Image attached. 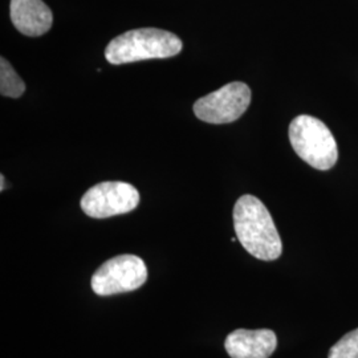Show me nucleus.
Segmentation results:
<instances>
[{
	"instance_id": "nucleus-3",
	"label": "nucleus",
	"mask_w": 358,
	"mask_h": 358,
	"mask_svg": "<svg viewBox=\"0 0 358 358\" xmlns=\"http://www.w3.org/2000/svg\"><path fill=\"white\" fill-rule=\"evenodd\" d=\"M289 141L296 154L317 170H329L338 159L337 142L332 131L312 115L294 118L289 125Z\"/></svg>"
},
{
	"instance_id": "nucleus-4",
	"label": "nucleus",
	"mask_w": 358,
	"mask_h": 358,
	"mask_svg": "<svg viewBox=\"0 0 358 358\" xmlns=\"http://www.w3.org/2000/svg\"><path fill=\"white\" fill-rule=\"evenodd\" d=\"M148 280V268L140 256L120 255L105 262L92 278V289L99 296L131 292Z\"/></svg>"
},
{
	"instance_id": "nucleus-5",
	"label": "nucleus",
	"mask_w": 358,
	"mask_h": 358,
	"mask_svg": "<svg viewBox=\"0 0 358 358\" xmlns=\"http://www.w3.org/2000/svg\"><path fill=\"white\" fill-rule=\"evenodd\" d=\"M251 90L235 81L215 90L194 103V115L207 124H231L239 120L251 103Z\"/></svg>"
},
{
	"instance_id": "nucleus-6",
	"label": "nucleus",
	"mask_w": 358,
	"mask_h": 358,
	"mask_svg": "<svg viewBox=\"0 0 358 358\" xmlns=\"http://www.w3.org/2000/svg\"><path fill=\"white\" fill-rule=\"evenodd\" d=\"M140 203V192L127 182H101L84 194L81 208L90 217L122 215L133 211Z\"/></svg>"
},
{
	"instance_id": "nucleus-11",
	"label": "nucleus",
	"mask_w": 358,
	"mask_h": 358,
	"mask_svg": "<svg viewBox=\"0 0 358 358\" xmlns=\"http://www.w3.org/2000/svg\"><path fill=\"white\" fill-rule=\"evenodd\" d=\"M0 179H1V187H0V190H1V192H4V176H3V174H1Z\"/></svg>"
},
{
	"instance_id": "nucleus-2",
	"label": "nucleus",
	"mask_w": 358,
	"mask_h": 358,
	"mask_svg": "<svg viewBox=\"0 0 358 358\" xmlns=\"http://www.w3.org/2000/svg\"><path fill=\"white\" fill-rule=\"evenodd\" d=\"M182 40L164 29H131L113 38L105 48V59L113 65L137 63L150 59H167L182 51Z\"/></svg>"
},
{
	"instance_id": "nucleus-9",
	"label": "nucleus",
	"mask_w": 358,
	"mask_h": 358,
	"mask_svg": "<svg viewBox=\"0 0 358 358\" xmlns=\"http://www.w3.org/2000/svg\"><path fill=\"white\" fill-rule=\"evenodd\" d=\"M26 92V84L7 59L0 60V93L4 97L19 99Z\"/></svg>"
},
{
	"instance_id": "nucleus-10",
	"label": "nucleus",
	"mask_w": 358,
	"mask_h": 358,
	"mask_svg": "<svg viewBox=\"0 0 358 358\" xmlns=\"http://www.w3.org/2000/svg\"><path fill=\"white\" fill-rule=\"evenodd\" d=\"M328 358H358V328L341 337L331 348Z\"/></svg>"
},
{
	"instance_id": "nucleus-7",
	"label": "nucleus",
	"mask_w": 358,
	"mask_h": 358,
	"mask_svg": "<svg viewBox=\"0 0 358 358\" xmlns=\"http://www.w3.org/2000/svg\"><path fill=\"white\" fill-rule=\"evenodd\" d=\"M276 346L278 337L271 329H236L224 343L231 358H269Z\"/></svg>"
},
{
	"instance_id": "nucleus-8",
	"label": "nucleus",
	"mask_w": 358,
	"mask_h": 358,
	"mask_svg": "<svg viewBox=\"0 0 358 358\" xmlns=\"http://www.w3.org/2000/svg\"><path fill=\"white\" fill-rule=\"evenodd\" d=\"M10 15L13 26L27 36H41L51 29L53 16L43 0H11Z\"/></svg>"
},
{
	"instance_id": "nucleus-1",
	"label": "nucleus",
	"mask_w": 358,
	"mask_h": 358,
	"mask_svg": "<svg viewBox=\"0 0 358 358\" xmlns=\"http://www.w3.org/2000/svg\"><path fill=\"white\" fill-rule=\"evenodd\" d=\"M234 227L236 238L251 255L272 262L279 259L282 243L267 207L254 195L241 196L234 207Z\"/></svg>"
}]
</instances>
